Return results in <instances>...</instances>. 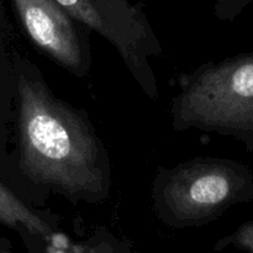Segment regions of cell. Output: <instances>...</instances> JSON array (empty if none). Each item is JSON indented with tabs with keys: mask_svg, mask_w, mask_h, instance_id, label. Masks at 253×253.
<instances>
[{
	"mask_svg": "<svg viewBox=\"0 0 253 253\" xmlns=\"http://www.w3.org/2000/svg\"><path fill=\"white\" fill-rule=\"evenodd\" d=\"M253 0H215L214 14L220 21L231 22Z\"/></svg>",
	"mask_w": 253,
	"mask_h": 253,
	"instance_id": "obj_8",
	"label": "cell"
},
{
	"mask_svg": "<svg viewBox=\"0 0 253 253\" xmlns=\"http://www.w3.org/2000/svg\"><path fill=\"white\" fill-rule=\"evenodd\" d=\"M170 104L177 131L232 137L253 152V52L207 62L178 79Z\"/></svg>",
	"mask_w": 253,
	"mask_h": 253,
	"instance_id": "obj_2",
	"label": "cell"
},
{
	"mask_svg": "<svg viewBox=\"0 0 253 253\" xmlns=\"http://www.w3.org/2000/svg\"><path fill=\"white\" fill-rule=\"evenodd\" d=\"M20 24L35 47L78 78L91 66V30L57 0H12Z\"/></svg>",
	"mask_w": 253,
	"mask_h": 253,
	"instance_id": "obj_5",
	"label": "cell"
},
{
	"mask_svg": "<svg viewBox=\"0 0 253 253\" xmlns=\"http://www.w3.org/2000/svg\"><path fill=\"white\" fill-rule=\"evenodd\" d=\"M0 222L11 229H21L43 241H54L58 224L53 215L30 209L11 190L0 183Z\"/></svg>",
	"mask_w": 253,
	"mask_h": 253,
	"instance_id": "obj_6",
	"label": "cell"
},
{
	"mask_svg": "<svg viewBox=\"0 0 253 253\" xmlns=\"http://www.w3.org/2000/svg\"><path fill=\"white\" fill-rule=\"evenodd\" d=\"M151 198L156 216L166 226H205L235 205L253 203V172L227 158H192L172 168L158 167Z\"/></svg>",
	"mask_w": 253,
	"mask_h": 253,
	"instance_id": "obj_3",
	"label": "cell"
},
{
	"mask_svg": "<svg viewBox=\"0 0 253 253\" xmlns=\"http://www.w3.org/2000/svg\"><path fill=\"white\" fill-rule=\"evenodd\" d=\"M226 249H236L253 253V220L245 222L231 235L219 240L214 247L217 252Z\"/></svg>",
	"mask_w": 253,
	"mask_h": 253,
	"instance_id": "obj_7",
	"label": "cell"
},
{
	"mask_svg": "<svg viewBox=\"0 0 253 253\" xmlns=\"http://www.w3.org/2000/svg\"><path fill=\"white\" fill-rule=\"evenodd\" d=\"M17 148L22 174L73 205L103 204L111 163L88 113L56 95L39 67L15 57Z\"/></svg>",
	"mask_w": 253,
	"mask_h": 253,
	"instance_id": "obj_1",
	"label": "cell"
},
{
	"mask_svg": "<svg viewBox=\"0 0 253 253\" xmlns=\"http://www.w3.org/2000/svg\"><path fill=\"white\" fill-rule=\"evenodd\" d=\"M74 19L105 39L124 61L143 93L158 100L160 90L150 59L162 46L142 10L127 0H57Z\"/></svg>",
	"mask_w": 253,
	"mask_h": 253,
	"instance_id": "obj_4",
	"label": "cell"
}]
</instances>
